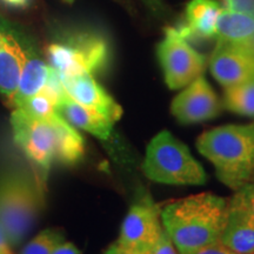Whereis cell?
I'll return each instance as SVG.
<instances>
[{
    "mask_svg": "<svg viewBox=\"0 0 254 254\" xmlns=\"http://www.w3.org/2000/svg\"><path fill=\"white\" fill-rule=\"evenodd\" d=\"M65 1H67V2H73V0H65Z\"/></svg>",
    "mask_w": 254,
    "mask_h": 254,
    "instance_id": "32",
    "label": "cell"
},
{
    "mask_svg": "<svg viewBox=\"0 0 254 254\" xmlns=\"http://www.w3.org/2000/svg\"><path fill=\"white\" fill-rule=\"evenodd\" d=\"M220 244L238 254H254V226L239 212L228 208Z\"/></svg>",
    "mask_w": 254,
    "mask_h": 254,
    "instance_id": "16",
    "label": "cell"
},
{
    "mask_svg": "<svg viewBox=\"0 0 254 254\" xmlns=\"http://www.w3.org/2000/svg\"><path fill=\"white\" fill-rule=\"evenodd\" d=\"M240 47V46H239ZM243 49H245L247 52H250L251 55H252L253 57H254V36H253V38L252 39L250 40V43L247 44V45H245V46H243Z\"/></svg>",
    "mask_w": 254,
    "mask_h": 254,
    "instance_id": "29",
    "label": "cell"
},
{
    "mask_svg": "<svg viewBox=\"0 0 254 254\" xmlns=\"http://www.w3.org/2000/svg\"><path fill=\"white\" fill-rule=\"evenodd\" d=\"M12 254H13V253H12Z\"/></svg>",
    "mask_w": 254,
    "mask_h": 254,
    "instance_id": "33",
    "label": "cell"
},
{
    "mask_svg": "<svg viewBox=\"0 0 254 254\" xmlns=\"http://www.w3.org/2000/svg\"><path fill=\"white\" fill-rule=\"evenodd\" d=\"M104 254H152V253H146V252H136V251H132L125 247L119 246L118 244L114 243L113 245H111L109 249L106 250V252Z\"/></svg>",
    "mask_w": 254,
    "mask_h": 254,
    "instance_id": "25",
    "label": "cell"
},
{
    "mask_svg": "<svg viewBox=\"0 0 254 254\" xmlns=\"http://www.w3.org/2000/svg\"><path fill=\"white\" fill-rule=\"evenodd\" d=\"M142 171L148 179L166 185L202 186L207 182L204 167L168 131L159 132L150 141Z\"/></svg>",
    "mask_w": 254,
    "mask_h": 254,
    "instance_id": "3",
    "label": "cell"
},
{
    "mask_svg": "<svg viewBox=\"0 0 254 254\" xmlns=\"http://www.w3.org/2000/svg\"><path fill=\"white\" fill-rule=\"evenodd\" d=\"M215 36L218 41L236 46H245L254 36V17L222 8L217 20Z\"/></svg>",
    "mask_w": 254,
    "mask_h": 254,
    "instance_id": "15",
    "label": "cell"
},
{
    "mask_svg": "<svg viewBox=\"0 0 254 254\" xmlns=\"http://www.w3.org/2000/svg\"><path fill=\"white\" fill-rule=\"evenodd\" d=\"M52 254H81L77 247L71 243H63L57 247Z\"/></svg>",
    "mask_w": 254,
    "mask_h": 254,
    "instance_id": "26",
    "label": "cell"
},
{
    "mask_svg": "<svg viewBox=\"0 0 254 254\" xmlns=\"http://www.w3.org/2000/svg\"><path fill=\"white\" fill-rule=\"evenodd\" d=\"M228 201L200 193L170 202L161 211L163 226L180 254L220 243L226 225Z\"/></svg>",
    "mask_w": 254,
    "mask_h": 254,
    "instance_id": "1",
    "label": "cell"
},
{
    "mask_svg": "<svg viewBox=\"0 0 254 254\" xmlns=\"http://www.w3.org/2000/svg\"><path fill=\"white\" fill-rule=\"evenodd\" d=\"M6 27H7V25H6L5 21L2 20L1 18H0V34H1V33H6V32H8L7 28H6Z\"/></svg>",
    "mask_w": 254,
    "mask_h": 254,
    "instance_id": "31",
    "label": "cell"
},
{
    "mask_svg": "<svg viewBox=\"0 0 254 254\" xmlns=\"http://www.w3.org/2000/svg\"><path fill=\"white\" fill-rule=\"evenodd\" d=\"M253 178H254V177H253Z\"/></svg>",
    "mask_w": 254,
    "mask_h": 254,
    "instance_id": "34",
    "label": "cell"
},
{
    "mask_svg": "<svg viewBox=\"0 0 254 254\" xmlns=\"http://www.w3.org/2000/svg\"><path fill=\"white\" fill-rule=\"evenodd\" d=\"M224 104L231 112L254 117V80L226 87Z\"/></svg>",
    "mask_w": 254,
    "mask_h": 254,
    "instance_id": "19",
    "label": "cell"
},
{
    "mask_svg": "<svg viewBox=\"0 0 254 254\" xmlns=\"http://www.w3.org/2000/svg\"><path fill=\"white\" fill-rule=\"evenodd\" d=\"M49 120L56 129V159L64 164L77 163L85 151L82 136L57 112Z\"/></svg>",
    "mask_w": 254,
    "mask_h": 254,
    "instance_id": "18",
    "label": "cell"
},
{
    "mask_svg": "<svg viewBox=\"0 0 254 254\" xmlns=\"http://www.w3.org/2000/svg\"><path fill=\"white\" fill-rule=\"evenodd\" d=\"M190 254H238V253L228 250L227 247H225L224 245H221L220 243H218V244H213V245L202 247V249L196 250L194 252Z\"/></svg>",
    "mask_w": 254,
    "mask_h": 254,
    "instance_id": "24",
    "label": "cell"
},
{
    "mask_svg": "<svg viewBox=\"0 0 254 254\" xmlns=\"http://www.w3.org/2000/svg\"><path fill=\"white\" fill-rule=\"evenodd\" d=\"M228 208L239 212L254 226V183H247L228 201Z\"/></svg>",
    "mask_w": 254,
    "mask_h": 254,
    "instance_id": "21",
    "label": "cell"
},
{
    "mask_svg": "<svg viewBox=\"0 0 254 254\" xmlns=\"http://www.w3.org/2000/svg\"><path fill=\"white\" fill-rule=\"evenodd\" d=\"M50 72L51 66L44 63L43 60L34 58V57H31V58L27 57L26 62L24 64L17 92L12 98L11 104L15 107H19L31 97L39 93L49 80Z\"/></svg>",
    "mask_w": 254,
    "mask_h": 254,
    "instance_id": "17",
    "label": "cell"
},
{
    "mask_svg": "<svg viewBox=\"0 0 254 254\" xmlns=\"http://www.w3.org/2000/svg\"><path fill=\"white\" fill-rule=\"evenodd\" d=\"M64 243V236L57 230L41 231L38 236L32 239L21 254H52L60 244Z\"/></svg>",
    "mask_w": 254,
    "mask_h": 254,
    "instance_id": "20",
    "label": "cell"
},
{
    "mask_svg": "<svg viewBox=\"0 0 254 254\" xmlns=\"http://www.w3.org/2000/svg\"><path fill=\"white\" fill-rule=\"evenodd\" d=\"M9 33V32H6V33H1L0 34V51L5 47V43H6V34Z\"/></svg>",
    "mask_w": 254,
    "mask_h": 254,
    "instance_id": "30",
    "label": "cell"
},
{
    "mask_svg": "<svg viewBox=\"0 0 254 254\" xmlns=\"http://www.w3.org/2000/svg\"><path fill=\"white\" fill-rule=\"evenodd\" d=\"M158 58L171 90L186 87L205 71V57L190 46L178 28H166L158 45Z\"/></svg>",
    "mask_w": 254,
    "mask_h": 254,
    "instance_id": "5",
    "label": "cell"
},
{
    "mask_svg": "<svg viewBox=\"0 0 254 254\" xmlns=\"http://www.w3.org/2000/svg\"><path fill=\"white\" fill-rule=\"evenodd\" d=\"M56 112L72 126L84 129L101 140H107L113 129V122L97 111L82 106L67 93L60 97Z\"/></svg>",
    "mask_w": 254,
    "mask_h": 254,
    "instance_id": "12",
    "label": "cell"
},
{
    "mask_svg": "<svg viewBox=\"0 0 254 254\" xmlns=\"http://www.w3.org/2000/svg\"><path fill=\"white\" fill-rule=\"evenodd\" d=\"M62 81L66 93L82 106L104 114L113 123L122 118L123 109L120 105L98 84L90 73L62 75Z\"/></svg>",
    "mask_w": 254,
    "mask_h": 254,
    "instance_id": "11",
    "label": "cell"
},
{
    "mask_svg": "<svg viewBox=\"0 0 254 254\" xmlns=\"http://www.w3.org/2000/svg\"><path fill=\"white\" fill-rule=\"evenodd\" d=\"M152 254H179L178 253L177 247L174 246L173 241L171 240V238L167 234V232L165 231V228Z\"/></svg>",
    "mask_w": 254,
    "mask_h": 254,
    "instance_id": "22",
    "label": "cell"
},
{
    "mask_svg": "<svg viewBox=\"0 0 254 254\" xmlns=\"http://www.w3.org/2000/svg\"><path fill=\"white\" fill-rule=\"evenodd\" d=\"M11 124L15 142L34 164L47 172L56 158L57 135L52 123L32 118L21 109H15Z\"/></svg>",
    "mask_w": 254,
    "mask_h": 254,
    "instance_id": "7",
    "label": "cell"
},
{
    "mask_svg": "<svg viewBox=\"0 0 254 254\" xmlns=\"http://www.w3.org/2000/svg\"><path fill=\"white\" fill-rule=\"evenodd\" d=\"M51 67L62 75L92 73L103 67L109 57L103 38L84 34L65 44H52L47 49Z\"/></svg>",
    "mask_w": 254,
    "mask_h": 254,
    "instance_id": "6",
    "label": "cell"
},
{
    "mask_svg": "<svg viewBox=\"0 0 254 254\" xmlns=\"http://www.w3.org/2000/svg\"><path fill=\"white\" fill-rule=\"evenodd\" d=\"M209 68L222 86L230 87L254 80V57L243 47L218 41Z\"/></svg>",
    "mask_w": 254,
    "mask_h": 254,
    "instance_id": "10",
    "label": "cell"
},
{
    "mask_svg": "<svg viewBox=\"0 0 254 254\" xmlns=\"http://www.w3.org/2000/svg\"><path fill=\"white\" fill-rule=\"evenodd\" d=\"M0 254H12L11 245L6 239V236L1 227H0Z\"/></svg>",
    "mask_w": 254,
    "mask_h": 254,
    "instance_id": "27",
    "label": "cell"
},
{
    "mask_svg": "<svg viewBox=\"0 0 254 254\" xmlns=\"http://www.w3.org/2000/svg\"><path fill=\"white\" fill-rule=\"evenodd\" d=\"M27 53L11 33L6 34L5 47L0 51V93L11 101L18 88Z\"/></svg>",
    "mask_w": 254,
    "mask_h": 254,
    "instance_id": "14",
    "label": "cell"
},
{
    "mask_svg": "<svg viewBox=\"0 0 254 254\" xmlns=\"http://www.w3.org/2000/svg\"><path fill=\"white\" fill-rule=\"evenodd\" d=\"M227 9L251 14L254 17V0H224Z\"/></svg>",
    "mask_w": 254,
    "mask_h": 254,
    "instance_id": "23",
    "label": "cell"
},
{
    "mask_svg": "<svg viewBox=\"0 0 254 254\" xmlns=\"http://www.w3.org/2000/svg\"><path fill=\"white\" fill-rule=\"evenodd\" d=\"M41 204V190L27 177L11 174L0 180V227L9 245H17L31 231Z\"/></svg>",
    "mask_w": 254,
    "mask_h": 254,
    "instance_id": "4",
    "label": "cell"
},
{
    "mask_svg": "<svg viewBox=\"0 0 254 254\" xmlns=\"http://www.w3.org/2000/svg\"><path fill=\"white\" fill-rule=\"evenodd\" d=\"M220 111L221 106L217 94L202 75L187 85L171 104V112L182 124L214 119Z\"/></svg>",
    "mask_w": 254,
    "mask_h": 254,
    "instance_id": "9",
    "label": "cell"
},
{
    "mask_svg": "<svg viewBox=\"0 0 254 254\" xmlns=\"http://www.w3.org/2000/svg\"><path fill=\"white\" fill-rule=\"evenodd\" d=\"M217 177L232 190H239L254 177V124L225 125L202 133L196 140Z\"/></svg>",
    "mask_w": 254,
    "mask_h": 254,
    "instance_id": "2",
    "label": "cell"
},
{
    "mask_svg": "<svg viewBox=\"0 0 254 254\" xmlns=\"http://www.w3.org/2000/svg\"><path fill=\"white\" fill-rule=\"evenodd\" d=\"M2 1L11 6H15V7H25L28 5L30 0H2Z\"/></svg>",
    "mask_w": 254,
    "mask_h": 254,
    "instance_id": "28",
    "label": "cell"
},
{
    "mask_svg": "<svg viewBox=\"0 0 254 254\" xmlns=\"http://www.w3.org/2000/svg\"><path fill=\"white\" fill-rule=\"evenodd\" d=\"M163 231L160 207L152 199L144 198L129 208L116 243L136 252L152 253Z\"/></svg>",
    "mask_w": 254,
    "mask_h": 254,
    "instance_id": "8",
    "label": "cell"
},
{
    "mask_svg": "<svg viewBox=\"0 0 254 254\" xmlns=\"http://www.w3.org/2000/svg\"><path fill=\"white\" fill-rule=\"evenodd\" d=\"M221 9L220 4L215 0H190L186 7L187 23L178 31L185 39L214 37Z\"/></svg>",
    "mask_w": 254,
    "mask_h": 254,
    "instance_id": "13",
    "label": "cell"
}]
</instances>
